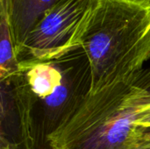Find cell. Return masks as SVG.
<instances>
[{"mask_svg": "<svg viewBox=\"0 0 150 149\" xmlns=\"http://www.w3.org/2000/svg\"><path fill=\"white\" fill-rule=\"evenodd\" d=\"M98 0H59L38 21L21 56L30 61H57L79 49Z\"/></svg>", "mask_w": 150, "mask_h": 149, "instance_id": "obj_3", "label": "cell"}, {"mask_svg": "<svg viewBox=\"0 0 150 149\" xmlns=\"http://www.w3.org/2000/svg\"><path fill=\"white\" fill-rule=\"evenodd\" d=\"M53 61H20L21 70L35 97L45 100L51 97L63 81V72Z\"/></svg>", "mask_w": 150, "mask_h": 149, "instance_id": "obj_5", "label": "cell"}, {"mask_svg": "<svg viewBox=\"0 0 150 149\" xmlns=\"http://www.w3.org/2000/svg\"><path fill=\"white\" fill-rule=\"evenodd\" d=\"M135 125L142 127H150V110L146 111L139 117Z\"/></svg>", "mask_w": 150, "mask_h": 149, "instance_id": "obj_8", "label": "cell"}, {"mask_svg": "<svg viewBox=\"0 0 150 149\" xmlns=\"http://www.w3.org/2000/svg\"><path fill=\"white\" fill-rule=\"evenodd\" d=\"M59 0H0L5 7L13 44L18 59L23 53L24 44L32 29Z\"/></svg>", "mask_w": 150, "mask_h": 149, "instance_id": "obj_4", "label": "cell"}, {"mask_svg": "<svg viewBox=\"0 0 150 149\" xmlns=\"http://www.w3.org/2000/svg\"><path fill=\"white\" fill-rule=\"evenodd\" d=\"M150 110V68L108 86L87 92L75 109L48 134L51 149H134Z\"/></svg>", "mask_w": 150, "mask_h": 149, "instance_id": "obj_1", "label": "cell"}, {"mask_svg": "<svg viewBox=\"0 0 150 149\" xmlns=\"http://www.w3.org/2000/svg\"><path fill=\"white\" fill-rule=\"evenodd\" d=\"M0 149H11L10 144L7 142V141H4V138L3 135H2V138H1V148Z\"/></svg>", "mask_w": 150, "mask_h": 149, "instance_id": "obj_9", "label": "cell"}, {"mask_svg": "<svg viewBox=\"0 0 150 149\" xmlns=\"http://www.w3.org/2000/svg\"><path fill=\"white\" fill-rule=\"evenodd\" d=\"M22 74L20 60L13 44L8 13L4 6L0 5V79L2 83H10Z\"/></svg>", "mask_w": 150, "mask_h": 149, "instance_id": "obj_6", "label": "cell"}, {"mask_svg": "<svg viewBox=\"0 0 150 149\" xmlns=\"http://www.w3.org/2000/svg\"><path fill=\"white\" fill-rule=\"evenodd\" d=\"M150 148V127H142L134 149Z\"/></svg>", "mask_w": 150, "mask_h": 149, "instance_id": "obj_7", "label": "cell"}, {"mask_svg": "<svg viewBox=\"0 0 150 149\" xmlns=\"http://www.w3.org/2000/svg\"><path fill=\"white\" fill-rule=\"evenodd\" d=\"M94 94L144 68L150 59V0H98L81 47Z\"/></svg>", "mask_w": 150, "mask_h": 149, "instance_id": "obj_2", "label": "cell"}, {"mask_svg": "<svg viewBox=\"0 0 150 149\" xmlns=\"http://www.w3.org/2000/svg\"><path fill=\"white\" fill-rule=\"evenodd\" d=\"M139 149H150V148H139Z\"/></svg>", "mask_w": 150, "mask_h": 149, "instance_id": "obj_10", "label": "cell"}]
</instances>
